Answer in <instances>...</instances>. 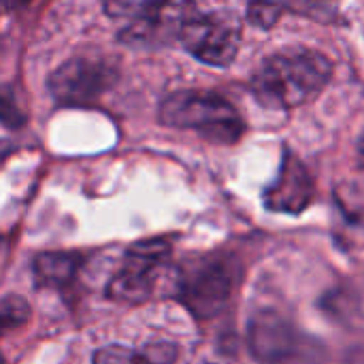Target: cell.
Returning a JSON list of instances; mask_svg holds the SVG:
<instances>
[{
  "label": "cell",
  "mask_w": 364,
  "mask_h": 364,
  "mask_svg": "<svg viewBox=\"0 0 364 364\" xmlns=\"http://www.w3.org/2000/svg\"><path fill=\"white\" fill-rule=\"evenodd\" d=\"M331 60L314 49H284L269 55L252 75L254 98L275 111H286L314 100L328 83Z\"/></svg>",
  "instance_id": "obj_1"
},
{
  "label": "cell",
  "mask_w": 364,
  "mask_h": 364,
  "mask_svg": "<svg viewBox=\"0 0 364 364\" xmlns=\"http://www.w3.org/2000/svg\"><path fill=\"white\" fill-rule=\"evenodd\" d=\"M158 117L168 128L196 130L200 136L220 145H232L245 132V124L232 102L207 90H179L168 94L160 102Z\"/></svg>",
  "instance_id": "obj_2"
},
{
  "label": "cell",
  "mask_w": 364,
  "mask_h": 364,
  "mask_svg": "<svg viewBox=\"0 0 364 364\" xmlns=\"http://www.w3.org/2000/svg\"><path fill=\"white\" fill-rule=\"evenodd\" d=\"M247 348L262 364H324L322 346L303 335L284 314L262 309L247 322Z\"/></svg>",
  "instance_id": "obj_3"
},
{
  "label": "cell",
  "mask_w": 364,
  "mask_h": 364,
  "mask_svg": "<svg viewBox=\"0 0 364 364\" xmlns=\"http://www.w3.org/2000/svg\"><path fill=\"white\" fill-rule=\"evenodd\" d=\"M239 282V264L232 256L211 254L188 262L177 279L181 303L196 318H213L226 309Z\"/></svg>",
  "instance_id": "obj_4"
},
{
  "label": "cell",
  "mask_w": 364,
  "mask_h": 364,
  "mask_svg": "<svg viewBox=\"0 0 364 364\" xmlns=\"http://www.w3.org/2000/svg\"><path fill=\"white\" fill-rule=\"evenodd\" d=\"M171 258V243L166 239H147L128 247L117 273L107 286V296L119 303L147 301Z\"/></svg>",
  "instance_id": "obj_5"
},
{
  "label": "cell",
  "mask_w": 364,
  "mask_h": 364,
  "mask_svg": "<svg viewBox=\"0 0 364 364\" xmlns=\"http://www.w3.org/2000/svg\"><path fill=\"white\" fill-rule=\"evenodd\" d=\"M179 43L196 60L224 68L241 45V23L232 13H194L179 32Z\"/></svg>",
  "instance_id": "obj_6"
},
{
  "label": "cell",
  "mask_w": 364,
  "mask_h": 364,
  "mask_svg": "<svg viewBox=\"0 0 364 364\" xmlns=\"http://www.w3.org/2000/svg\"><path fill=\"white\" fill-rule=\"evenodd\" d=\"M117 79V68L100 55H75L49 77V90L62 105H87L105 94Z\"/></svg>",
  "instance_id": "obj_7"
},
{
  "label": "cell",
  "mask_w": 364,
  "mask_h": 364,
  "mask_svg": "<svg viewBox=\"0 0 364 364\" xmlns=\"http://www.w3.org/2000/svg\"><path fill=\"white\" fill-rule=\"evenodd\" d=\"M314 198V181L305 164L290 151L284 154L275 181L264 192V205L279 213H301Z\"/></svg>",
  "instance_id": "obj_8"
},
{
  "label": "cell",
  "mask_w": 364,
  "mask_h": 364,
  "mask_svg": "<svg viewBox=\"0 0 364 364\" xmlns=\"http://www.w3.org/2000/svg\"><path fill=\"white\" fill-rule=\"evenodd\" d=\"M177 346L168 341H154L143 348L109 346L94 354V364H175Z\"/></svg>",
  "instance_id": "obj_9"
},
{
  "label": "cell",
  "mask_w": 364,
  "mask_h": 364,
  "mask_svg": "<svg viewBox=\"0 0 364 364\" xmlns=\"http://www.w3.org/2000/svg\"><path fill=\"white\" fill-rule=\"evenodd\" d=\"M79 256L70 252H45L34 258V277L41 286L62 288L79 271Z\"/></svg>",
  "instance_id": "obj_10"
},
{
  "label": "cell",
  "mask_w": 364,
  "mask_h": 364,
  "mask_svg": "<svg viewBox=\"0 0 364 364\" xmlns=\"http://www.w3.org/2000/svg\"><path fill=\"white\" fill-rule=\"evenodd\" d=\"M173 0H102V9L113 19H126L128 23L147 21L160 15Z\"/></svg>",
  "instance_id": "obj_11"
},
{
  "label": "cell",
  "mask_w": 364,
  "mask_h": 364,
  "mask_svg": "<svg viewBox=\"0 0 364 364\" xmlns=\"http://www.w3.org/2000/svg\"><path fill=\"white\" fill-rule=\"evenodd\" d=\"M30 320V305L23 296L9 294L0 299V331H15Z\"/></svg>",
  "instance_id": "obj_12"
},
{
  "label": "cell",
  "mask_w": 364,
  "mask_h": 364,
  "mask_svg": "<svg viewBox=\"0 0 364 364\" xmlns=\"http://www.w3.org/2000/svg\"><path fill=\"white\" fill-rule=\"evenodd\" d=\"M282 17V0H250L247 19L258 28H271Z\"/></svg>",
  "instance_id": "obj_13"
},
{
  "label": "cell",
  "mask_w": 364,
  "mask_h": 364,
  "mask_svg": "<svg viewBox=\"0 0 364 364\" xmlns=\"http://www.w3.org/2000/svg\"><path fill=\"white\" fill-rule=\"evenodd\" d=\"M26 122L23 111L17 105V98L11 90H0V124L6 128H21Z\"/></svg>",
  "instance_id": "obj_14"
},
{
  "label": "cell",
  "mask_w": 364,
  "mask_h": 364,
  "mask_svg": "<svg viewBox=\"0 0 364 364\" xmlns=\"http://www.w3.org/2000/svg\"><path fill=\"white\" fill-rule=\"evenodd\" d=\"M26 2H30V0H6L9 6H21V4H26Z\"/></svg>",
  "instance_id": "obj_15"
},
{
  "label": "cell",
  "mask_w": 364,
  "mask_h": 364,
  "mask_svg": "<svg viewBox=\"0 0 364 364\" xmlns=\"http://www.w3.org/2000/svg\"><path fill=\"white\" fill-rule=\"evenodd\" d=\"M309 2H326V0H309Z\"/></svg>",
  "instance_id": "obj_16"
},
{
  "label": "cell",
  "mask_w": 364,
  "mask_h": 364,
  "mask_svg": "<svg viewBox=\"0 0 364 364\" xmlns=\"http://www.w3.org/2000/svg\"><path fill=\"white\" fill-rule=\"evenodd\" d=\"M363 154H364V139H363Z\"/></svg>",
  "instance_id": "obj_17"
},
{
  "label": "cell",
  "mask_w": 364,
  "mask_h": 364,
  "mask_svg": "<svg viewBox=\"0 0 364 364\" xmlns=\"http://www.w3.org/2000/svg\"><path fill=\"white\" fill-rule=\"evenodd\" d=\"M0 364H2V356H0Z\"/></svg>",
  "instance_id": "obj_18"
}]
</instances>
